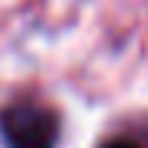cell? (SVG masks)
Returning <instances> with one entry per match:
<instances>
[{
    "instance_id": "obj_1",
    "label": "cell",
    "mask_w": 148,
    "mask_h": 148,
    "mask_svg": "<svg viewBox=\"0 0 148 148\" xmlns=\"http://www.w3.org/2000/svg\"><path fill=\"white\" fill-rule=\"evenodd\" d=\"M0 141L3 148H57L61 114L37 101H14L0 108Z\"/></svg>"
},
{
    "instance_id": "obj_2",
    "label": "cell",
    "mask_w": 148,
    "mask_h": 148,
    "mask_svg": "<svg viewBox=\"0 0 148 148\" xmlns=\"http://www.w3.org/2000/svg\"><path fill=\"white\" fill-rule=\"evenodd\" d=\"M101 148H141V145L131 141V138H111V141H104Z\"/></svg>"
}]
</instances>
